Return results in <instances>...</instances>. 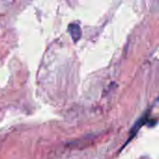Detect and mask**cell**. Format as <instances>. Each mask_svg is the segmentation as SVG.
<instances>
[{"instance_id": "cell-1", "label": "cell", "mask_w": 159, "mask_h": 159, "mask_svg": "<svg viewBox=\"0 0 159 159\" xmlns=\"http://www.w3.org/2000/svg\"><path fill=\"white\" fill-rule=\"evenodd\" d=\"M68 29H69V33H70L74 42H77L80 39L81 34H82L80 26L78 24H76V23H71L69 25Z\"/></svg>"}]
</instances>
